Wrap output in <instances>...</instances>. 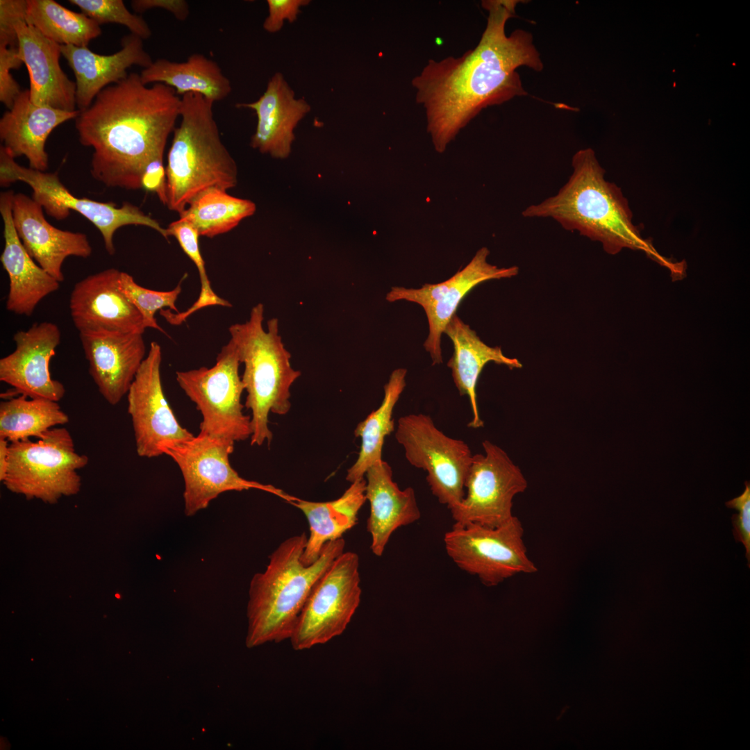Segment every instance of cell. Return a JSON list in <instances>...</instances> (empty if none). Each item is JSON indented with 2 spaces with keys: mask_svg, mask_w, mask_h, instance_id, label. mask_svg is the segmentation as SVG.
I'll return each mask as SVG.
<instances>
[{
  "mask_svg": "<svg viewBox=\"0 0 750 750\" xmlns=\"http://www.w3.org/2000/svg\"><path fill=\"white\" fill-rule=\"evenodd\" d=\"M519 2L482 1L488 12L487 24L474 49L460 57L431 59L412 78L415 99L425 110L427 131L437 151L443 152L483 109L527 94L518 67L542 70L529 32L517 29L506 34V24L515 16Z\"/></svg>",
  "mask_w": 750,
  "mask_h": 750,
  "instance_id": "cell-1",
  "label": "cell"
},
{
  "mask_svg": "<svg viewBox=\"0 0 750 750\" xmlns=\"http://www.w3.org/2000/svg\"><path fill=\"white\" fill-rule=\"evenodd\" d=\"M181 103L172 88L149 87L134 72L103 89L75 119L80 143L94 150L92 176L108 188H142L147 166L163 159Z\"/></svg>",
  "mask_w": 750,
  "mask_h": 750,
  "instance_id": "cell-2",
  "label": "cell"
},
{
  "mask_svg": "<svg viewBox=\"0 0 750 750\" xmlns=\"http://www.w3.org/2000/svg\"><path fill=\"white\" fill-rule=\"evenodd\" d=\"M567 182L558 192L523 212L524 217L551 218L565 230L602 244L610 254L628 248L642 250L669 267L633 224V214L621 189L605 179V170L590 149L578 151Z\"/></svg>",
  "mask_w": 750,
  "mask_h": 750,
  "instance_id": "cell-3",
  "label": "cell"
},
{
  "mask_svg": "<svg viewBox=\"0 0 750 750\" xmlns=\"http://www.w3.org/2000/svg\"><path fill=\"white\" fill-rule=\"evenodd\" d=\"M305 533L285 540L269 556L265 570L252 577L247 607L246 645L256 647L290 640L313 586L344 552L343 538L326 543L319 558L304 565Z\"/></svg>",
  "mask_w": 750,
  "mask_h": 750,
  "instance_id": "cell-4",
  "label": "cell"
},
{
  "mask_svg": "<svg viewBox=\"0 0 750 750\" xmlns=\"http://www.w3.org/2000/svg\"><path fill=\"white\" fill-rule=\"evenodd\" d=\"M213 104L199 94L181 97V122L173 131L165 167L166 206L178 215L203 191H227L238 183L237 165L222 140Z\"/></svg>",
  "mask_w": 750,
  "mask_h": 750,
  "instance_id": "cell-5",
  "label": "cell"
},
{
  "mask_svg": "<svg viewBox=\"0 0 750 750\" xmlns=\"http://www.w3.org/2000/svg\"><path fill=\"white\" fill-rule=\"evenodd\" d=\"M264 306L258 303L248 320L228 328L241 363L244 365L242 381L247 391L244 406L251 411V445L269 444L273 434L269 414H287L290 408V388L301 376L290 363L291 354L279 334L278 320L267 321L263 328Z\"/></svg>",
  "mask_w": 750,
  "mask_h": 750,
  "instance_id": "cell-6",
  "label": "cell"
},
{
  "mask_svg": "<svg viewBox=\"0 0 750 750\" xmlns=\"http://www.w3.org/2000/svg\"><path fill=\"white\" fill-rule=\"evenodd\" d=\"M88 462V456L76 452L70 432L62 426L53 427L35 442L27 439L10 442L3 483L28 499L55 503L80 491L78 471Z\"/></svg>",
  "mask_w": 750,
  "mask_h": 750,
  "instance_id": "cell-7",
  "label": "cell"
},
{
  "mask_svg": "<svg viewBox=\"0 0 750 750\" xmlns=\"http://www.w3.org/2000/svg\"><path fill=\"white\" fill-rule=\"evenodd\" d=\"M8 151L0 147V185L8 187L17 181L28 184L33 190L32 198L46 213L61 221L74 210L93 224L100 232L105 249L114 255V235L119 228L128 225L144 226L168 239L166 228L145 214L138 206L125 202L117 207L113 202H101L74 196L60 181L57 172H40L19 165Z\"/></svg>",
  "mask_w": 750,
  "mask_h": 750,
  "instance_id": "cell-8",
  "label": "cell"
},
{
  "mask_svg": "<svg viewBox=\"0 0 750 750\" xmlns=\"http://www.w3.org/2000/svg\"><path fill=\"white\" fill-rule=\"evenodd\" d=\"M240 359L230 340L211 367L177 371L176 380L201 412L200 433L240 442L252 435L251 417L243 412L244 386L239 375Z\"/></svg>",
  "mask_w": 750,
  "mask_h": 750,
  "instance_id": "cell-9",
  "label": "cell"
},
{
  "mask_svg": "<svg viewBox=\"0 0 750 750\" xmlns=\"http://www.w3.org/2000/svg\"><path fill=\"white\" fill-rule=\"evenodd\" d=\"M524 531L515 516L497 527L454 523L444 534V548L460 569L495 586L517 574L538 571L527 555Z\"/></svg>",
  "mask_w": 750,
  "mask_h": 750,
  "instance_id": "cell-10",
  "label": "cell"
},
{
  "mask_svg": "<svg viewBox=\"0 0 750 750\" xmlns=\"http://www.w3.org/2000/svg\"><path fill=\"white\" fill-rule=\"evenodd\" d=\"M235 442L202 433L174 442L162 448L178 465L184 480V512L190 517L206 508L219 494L228 491L257 489L288 501L292 496L272 485L247 480L230 464Z\"/></svg>",
  "mask_w": 750,
  "mask_h": 750,
  "instance_id": "cell-11",
  "label": "cell"
},
{
  "mask_svg": "<svg viewBox=\"0 0 750 750\" xmlns=\"http://www.w3.org/2000/svg\"><path fill=\"white\" fill-rule=\"evenodd\" d=\"M397 441L412 466L422 469L432 494L451 510L463 499L473 455L462 440L445 435L429 415L409 414L398 419Z\"/></svg>",
  "mask_w": 750,
  "mask_h": 750,
  "instance_id": "cell-12",
  "label": "cell"
},
{
  "mask_svg": "<svg viewBox=\"0 0 750 750\" xmlns=\"http://www.w3.org/2000/svg\"><path fill=\"white\" fill-rule=\"evenodd\" d=\"M359 557L352 551L338 556L313 586L290 638L301 651L341 635L357 609L361 595Z\"/></svg>",
  "mask_w": 750,
  "mask_h": 750,
  "instance_id": "cell-13",
  "label": "cell"
},
{
  "mask_svg": "<svg viewBox=\"0 0 750 750\" xmlns=\"http://www.w3.org/2000/svg\"><path fill=\"white\" fill-rule=\"evenodd\" d=\"M484 453L473 455L462 501L450 510L455 523L497 527L514 516V497L528 483L507 453L489 440L482 443Z\"/></svg>",
  "mask_w": 750,
  "mask_h": 750,
  "instance_id": "cell-14",
  "label": "cell"
},
{
  "mask_svg": "<svg viewBox=\"0 0 750 750\" xmlns=\"http://www.w3.org/2000/svg\"><path fill=\"white\" fill-rule=\"evenodd\" d=\"M161 347L153 341L126 394L136 452L142 458L162 456L166 444L194 436L179 424L167 401L161 381Z\"/></svg>",
  "mask_w": 750,
  "mask_h": 750,
  "instance_id": "cell-15",
  "label": "cell"
},
{
  "mask_svg": "<svg viewBox=\"0 0 750 750\" xmlns=\"http://www.w3.org/2000/svg\"><path fill=\"white\" fill-rule=\"evenodd\" d=\"M60 340L59 327L51 322L34 323L15 333V349L0 359V381L13 388L9 394L58 402L64 397V385L53 379L49 371Z\"/></svg>",
  "mask_w": 750,
  "mask_h": 750,
  "instance_id": "cell-16",
  "label": "cell"
},
{
  "mask_svg": "<svg viewBox=\"0 0 750 750\" xmlns=\"http://www.w3.org/2000/svg\"><path fill=\"white\" fill-rule=\"evenodd\" d=\"M121 271L109 268L77 282L69 297L76 328L143 334L146 327L138 310L119 289Z\"/></svg>",
  "mask_w": 750,
  "mask_h": 750,
  "instance_id": "cell-17",
  "label": "cell"
},
{
  "mask_svg": "<svg viewBox=\"0 0 750 750\" xmlns=\"http://www.w3.org/2000/svg\"><path fill=\"white\" fill-rule=\"evenodd\" d=\"M142 335L107 331L79 332L89 374L101 395L112 406L127 394L146 357Z\"/></svg>",
  "mask_w": 750,
  "mask_h": 750,
  "instance_id": "cell-18",
  "label": "cell"
},
{
  "mask_svg": "<svg viewBox=\"0 0 750 750\" xmlns=\"http://www.w3.org/2000/svg\"><path fill=\"white\" fill-rule=\"evenodd\" d=\"M43 208L32 197L19 192L12 199V222L30 256L60 283L65 279L62 266L69 256L86 258L92 248L83 233L54 227L44 217Z\"/></svg>",
  "mask_w": 750,
  "mask_h": 750,
  "instance_id": "cell-19",
  "label": "cell"
},
{
  "mask_svg": "<svg viewBox=\"0 0 750 750\" xmlns=\"http://www.w3.org/2000/svg\"><path fill=\"white\" fill-rule=\"evenodd\" d=\"M238 108L254 111L257 117L251 147L274 158H287L294 140V129L310 111L309 103L297 99L284 76L275 73L269 80L264 93L255 101L238 103Z\"/></svg>",
  "mask_w": 750,
  "mask_h": 750,
  "instance_id": "cell-20",
  "label": "cell"
},
{
  "mask_svg": "<svg viewBox=\"0 0 750 750\" xmlns=\"http://www.w3.org/2000/svg\"><path fill=\"white\" fill-rule=\"evenodd\" d=\"M14 194L12 190L0 194L4 238L0 260L9 280L6 307L15 314L29 317L44 297L60 288V283L35 262L19 238L12 216Z\"/></svg>",
  "mask_w": 750,
  "mask_h": 750,
  "instance_id": "cell-21",
  "label": "cell"
},
{
  "mask_svg": "<svg viewBox=\"0 0 750 750\" xmlns=\"http://www.w3.org/2000/svg\"><path fill=\"white\" fill-rule=\"evenodd\" d=\"M19 56L28 69L30 99L38 106L75 111V81L62 69L60 45L48 39L35 27L21 20L15 25Z\"/></svg>",
  "mask_w": 750,
  "mask_h": 750,
  "instance_id": "cell-22",
  "label": "cell"
},
{
  "mask_svg": "<svg viewBox=\"0 0 750 750\" xmlns=\"http://www.w3.org/2000/svg\"><path fill=\"white\" fill-rule=\"evenodd\" d=\"M121 46L116 53L101 55L88 47L60 45L62 55L76 78V100L79 111L89 108L103 89L126 78L127 69L131 66L146 68L153 62L140 37L132 33L124 35Z\"/></svg>",
  "mask_w": 750,
  "mask_h": 750,
  "instance_id": "cell-23",
  "label": "cell"
},
{
  "mask_svg": "<svg viewBox=\"0 0 750 750\" xmlns=\"http://www.w3.org/2000/svg\"><path fill=\"white\" fill-rule=\"evenodd\" d=\"M79 110L65 111L34 104L29 90H22L12 108L0 119V139L13 158L24 156L29 167L40 172L49 168L45 144L53 130L76 119Z\"/></svg>",
  "mask_w": 750,
  "mask_h": 750,
  "instance_id": "cell-24",
  "label": "cell"
},
{
  "mask_svg": "<svg viewBox=\"0 0 750 750\" xmlns=\"http://www.w3.org/2000/svg\"><path fill=\"white\" fill-rule=\"evenodd\" d=\"M365 479V497L370 507L367 520L370 549L380 557L392 533L419 520L421 512L413 488H399L392 479L391 467L383 460L367 469Z\"/></svg>",
  "mask_w": 750,
  "mask_h": 750,
  "instance_id": "cell-25",
  "label": "cell"
},
{
  "mask_svg": "<svg viewBox=\"0 0 750 750\" xmlns=\"http://www.w3.org/2000/svg\"><path fill=\"white\" fill-rule=\"evenodd\" d=\"M444 333L453 342V353L447 362L451 369L455 385L461 396H467L472 413L467 426L479 428L484 426L479 414L476 384L485 365L493 362L510 369H518L522 363L515 358L506 356L501 347H490L476 333L455 314L445 327Z\"/></svg>",
  "mask_w": 750,
  "mask_h": 750,
  "instance_id": "cell-26",
  "label": "cell"
},
{
  "mask_svg": "<svg viewBox=\"0 0 750 750\" xmlns=\"http://www.w3.org/2000/svg\"><path fill=\"white\" fill-rule=\"evenodd\" d=\"M365 478L351 483L349 488L337 499L310 501L293 497L288 501L306 516L310 534L301 556L306 565L315 562L324 544L342 538L358 521L359 510L367 501Z\"/></svg>",
  "mask_w": 750,
  "mask_h": 750,
  "instance_id": "cell-27",
  "label": "cell"
},
{
  "mask_svg": "<svg viewBox=\"0 0 750 750\" xmlns=\"http://www.w3.org/2000/svg\"><path fill=\"white\" fill-rule=\"evenodd\" d=\"M489 253L486 247L480 249L465 268L449 278L450 285L443 295L424 310L428 335L424 347L429 353L433 365L442 362V334L465 297L476 285L486 281L511 278L518 274L517 266L498 267L488 262Z\"/></svg>",
  "mask_w": 750,
  "mask_h": 750,
  "instance_id": "cell-28",
  "label": "cell"
},
{
  "mask_svg": "<svg viewBox=\"0 0 750 750\" xmlns=\"http://www.w3.org/2000/svg\"><path fill=\"white\" fill-rule=\"evenodd\" d=\"M144 85L162 83L179 96L199 94L215 101L226 99L232 92L230 80L219 65L201 53H193L184 62L158 58L141 72Z\"/></svg>",
  "mask_w": 750,
  "mask_h": 750,
  "instance_id": "cell-29",
  "label": "cell"
},
{
  "mask_svg": "<svg viewBox=\"0 0 750 750\" xmlns=\"http://www.w3.org/2000/svg\"><path fill=\"white\" fill-rule=\"evenodd\" d=\"M407 370L397 368L390 374L384 385V397L380 406L360 422L354 430V435L361 440L358 456L347 470L346 480L353 483L365 478L367 469L382 460V450L385 438L394 430L393 410L406 385Z\"/></svg>",
  "mask_w": 750,
  "mask_h": 750,
  "instance_id": "cell-30",
  "label": "cell"
},
{
  "mask_svg": "<svg viewBox=\"0 0 750 750\" xmlns=\"http://www.w3.org/2000/svg\"><path fill=\"white\" fill-rule=\"evenodd\" d=\"M58 401L20 394L0 402V438L9 442L41 438L49 429L69 422Z\"/></svg>",
  "mask_w": 750,
  "mask_h": 750,
  "instance_id": "cell-31",
  "label": "cell"
},
{
  "mask_svg": "<svg viewBox=\"0 0 750 750\" xmlns=\"http://www.w3.org/2000/svg\"><path fill=\"white\" fill-rule=\"evenodd\" d=\"M256 210V204L251 200L212 188L199 194L179 217L192 224L200 236L213 238L232 230L242 219L253 215Z\"/></svg>",
  "mask_w": 750,
  "mask_h": 750,
  "instance_id": "cell-32",
  "label": "cell"
},
{
  "mask_svg": "<svg viewBox=\"0 0 750 750\" xmlns=\"http://www.w3.org/2000/svg\"><path fill=\"white\" fill-rule=\"evenodd\" d=\"M26 22L60 45L88 47L101 33L95 21L53 0H27Z\"/></svg>",
  "mask_w": 750,
  "mask_h": 750,
  "instance_id": "cell-33",
  "label": "cell"
},
{
  "mask_svg": "<svg viewBox=\"0 0 750 750\" xmlns=\"http://www.w3.org/2000/svg\"><path fill=\"white\" fill-rule=\"evenodd\" d=\"M167 236H173L178 241L185 253L197 267L200 281L201 292L197 300L183 316L187 318L195 311L210 306L231 307L232 305L226 300L217 296L212 290L210 282L206 274L205 262L202 258L199 244V234L189 222L180 218L171 222L166 228Z\"/></svg>",
  "mask_w": 750,
  "mask_h": 750,
  "instance_id": "cell-34",
  "label": "cell"
},
{
  "mask_svg": "<svg viewBox=\"0 0 750 750\" xmlns=\"http://www.w3.org/2000/svg\"><path fill=\"white\" fill-rule=\"evenodd\" d=\"M181 283L182 281L173 290L156 291L140 286L126 272H121L119 278V289L138 310L146 328H154L165 334V331L157 323L155 314L164 308L180 312L176 302L182 291Z\"/></svg>",
  "mask_w": 750,
  "mask_h": 750,
  "instance_id": "cell-35",
  "label": "cell"
},
{
  "mask_svg": "<svg viewBox=\"0 0 750 750\" xmlns=\"http://www.w3.org/2000/svg\"><path fill=\"white\" fill-rule=\"evenodd\" d=\"M69 2L99 26L108 23L121 24L142 40L151 35V30L145 20L131 13L122 0H69Z\"/></svg>",
  "mask_w": 750,
  "mask_h": 750,
  "instance_id": "cell-36",
  "label": "cell"
},
{
  "mask_svg": "<svg viewBox=\"0 0 750 750\" xmlns=\"http://www.w3.org/2000/svg\"><path fill=\"white\" fill-rule=\"evenodd\" d=\"M22 64L18 47L0 46V101L8 109L22 91L10 70L18 69Z\"/></svg>",
  "mask_w": 750,
  "mask_h": 750,
  "instance_id": "cell-37",
  "label": "cell"
},
{
  "mask_svg": "<svg viewBox=\"0 0 750 750\" xmlns=\"http://www.w3.org/2000/svg\"><path fill=\"white\" fill-rule=\"evenodd\" d=\"M27 0H0V46L18 47L15 25L26 20Z\"/></svg>",
  "mask_w": 750,
  "mask_h": 750,
  "instance_id": "cell-38",
  "label": "cell"
},
{
  "mask_svg": "<svg viewBox=\"0 0 750 750\" xmlns=\"http://www.w3.org/2000/svg\"><path fill=\"white\" fill-rule=\"evenodd\" d=\"M728 508L739 511L732 516L733 533L736 542H740L746 549V558L749 567L750 562V485L745 481L744 492L739 497L726 503Z\"/></svg>",
  "mask_w": 750,
  "mask_h": 750,
  "instance_id": "cell-39",
  "label": "cell"
},
{
  "mask_svg": "<svg viewBox=\"0 0 750 750\" xmlns=\"http://www.w3.org/2000/svg\"><path fill=\"white\" fill-rule=\"evenodd\" d=\"M309 3V0H267L268 15L263 22V28L271 33L278 32L285 20L290 23L296 21L301 7Z\"/></svg>",
  "mask_w": 750,
  "mask_h": 750,
  "instance_id": "cell-40",
  "label": "cell"
},
{
  "mask_svg": "<svg viewBox=\"0 0 750 750\" xmlns=\"http://www.w3.org/2000/svg\"><path fill=\"white\" fill-rule=\"evenodd\" d=\"M141 187L156 193L160 201L167 204L166 171L163 159H156L147 166L142 176Z\"/></svg>",
  "mask_w": 750,
  "mask_h": 750,
  "instance_id": "cell-41",
  "label": "cell"
},
{
  "mask_svg": "<svg viewBox=\"0 0 750 750\" xmlns=\"http://www.w3.org/2000/svg\"><path fill=\"white\" fill-rule=\"evenodd\" d=\"M131 4L138 13L160 8L169 12L179 21H185L190 14L189 4L184 0H133Z\"/></svg>",
  "mask_w": 750,
  "mask_h": 750,
  "instance_id": "cell-42",
  "label": "cell"
},
{
  "mask_svg": "<svg viewBox=\"0 0 750 750\" xmlns=\"http://www.w3.org/2000/svg\"><path fill=\"white\" fill-rule=\"evenodd\" d=\"M9 444L7 440L0 438V481L2 482L6 477L8 467Z\"/></svg>",
  "mask_w": 750,
  "mask_h": 750,
  "instance_id": "cell-43",
  "label": "cell"
}]
</instances>
